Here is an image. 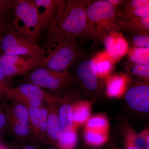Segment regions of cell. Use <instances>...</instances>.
<instances>
[{
    "label": "cell",
    "mask_w": 149,
    "mask_h": 149,
    "mask_svg": "<svg viewBox=\"0 0 149 149\" xmlns=\"http://www.w3.org/2000/svg\"></svg>",
    "instance_id": "obj_40"
},
{
    "label": "cell",
    "mask_w": 149,
    "mask_h": 149,
    "mask_svg": "<svg viewBox=\"0 0 149 149\" xmlns=\"http://www.w3.org/2000/svg\"><path fill=\"white\" fill-rule=\"evenodd\" d=\"M132 42L136 47L149 49V35L138 34L132 38Z\"/></svg>",
    "instance_id": "obj_28"
},
{
    "label": "cell",
    "mask_w": 149,
    "mask_h": 149,
    "mask_svg": "<svg viewBox=\"0 0 149 149\" xmlns=\"http://www.w3.org/2000/svg\"><path fill=\"white\" fill-rule=\"evenodd\" d=\"M126 149H134L132 145L129 143H128L127 144V146H126Z\"/></svg>",
    "instance_id": "obj_35"
},
{
    "label": "cell",
    "mask_w": 149,
    "mask_h": 149,
    "mask_svg": "<svg viewBox=\"0 0 149 149\" xmlns=\"http://www.w3.org/2000/svg\"><path fill=\"white\" fill-rule=\"evenodd\" d=\"M15 0H0V17H8L13 13Z\"/></svg>",
    "instance_id": "obj_26"
},
{
    "label": "cell",
    "mask_w": 149,
    "mask_h": 149,
    "mask_svg": "<svg viewBox=\"0 0 149 149\" xmlns=\"http://www.w3.org/2000/svg\"></svg>",
    "instance_id": "obj_39"
},
{
    "label": "cell",
    "mask_w": 149,
    "mask_h": 149,
    "mask_svg": "<svg viewBox=\"0 0 149 149\" xmlns=\"http://www.w3.org/2000/svg\"><path fill=\"white\" fill-rule=\"evenodd\" d=\"M115 42V40L111 36L107 37L104 41V45L107 52L113 58H116L114 51Z\"/></svg>",
    "instance_id": "obj_29"
},
{
    "label": "cell",
    "mask_w": 149,
    "mask_h": 149,
    "mask_svg": "<svg viewBox=\"0 0 149 149\" xmlns=\"http://www.w3.org/2000/svg\"><path fill=\"white\" fill-rule=\"evenodd\" d=\"M28 109L29 121L34 132L37 135H44L47 133L48 111L44 108L35 106L29 107Z\"/></svg>",
    "instance_id": "obj_13"
},
{
    "label": "cell",
    "mask_w": 149,
    "mask_h": 149,
    "mask_svg": "<svg viewBox=\"0 0 149 149\" xmlns=\"http://www.w3.org/2000/svg\"><path fill=\"white\" fill-rule=\"evenodd\" d=\"M2 53L30 57L40 59L41 48L37 43L18 32L13 27L6 32L1 41Z\"/></svg>",
    "instance_id": "obj_4"
},
{
    "label": "cell",
    "mask_w": 149,
    "mask_h": 149,
    "mask_svg": "<svg viewBox=\"0 0 149 149\" xmlns=\"http://www.w3.org/2000/svg\"><path fill=\"white\" fill-rule=\"evenodd\" d=\"M47 133L52 141L57 143L63 135L58 114L54 112H52L48 114Z\"/></svg>",
    "instance_id": "obj_14"
},
{
    "label": "cell",
    "mask_w": 149,
    "mask_h": 149,
    "mask_svg": "<svg viewBox=\"0 0 149 149\" xmlns=\"http://www.w3.org/2000/svg\"><path fill=\"white\" fill-rule=\"evenodd\" d=\"M125 98L133 111L149 117V82L140 80L133 83L125 93Z\"/></svg>",
    "instance_id": "obj_9"
},
{
    "label": "cell",
    "mask_w": 149,
    "mask_h": 149,
    "mask_svg": "<svg viewBox=\"0 0 149 149\" xmlns=\"http://www.w3.org/2000/svg\"><path fill=\"white\" fill-rule=\"evenodd\" d=\"M13 14L14 28L37 43L42 31L34 0H15Z\"/></svg>",
    "instance_id": "obj_3"
},
{
    "label": "cell",
    "mask_w": 149,
    "mask_h": 149,
    "mask_svg": "<svg viewBox=\"0 0 149 149\" xmlns=\"http://www.w3.org/2000/svg\"><path fill=\"white\" fill-rule=\"evenodd\" d=\"M111 66V63L109 61H105L100 63L96 65V70L97 74H105L110 70Z\"/></svg>",
    "instance_id": "obj_30"
},
{
    "label": "cell",
    "mask_w": 149,
    "mask_h": 149,
    "mask_svg": "<svg viewBox=\"0 0 149 149\" xmlns=\"http://www.w3.org/2000/svg\"><path fill=\"white\" fill-rule=\"evenodd\" d=\"M130 59L134 65H149V49L136 47L131 52Z\"/></svg>",
    "instance_id": "obj_17"
},
{
    "label": "cell",
    "mask_w": 149,
    "mask_h": 149,
    "mask_svg": "<svg viewBox=\"0 0 149 149\" xmlns=\"http://www.w3.org/2000/svg\"><path fill=\"white\" fill-rule=\"evenodd\" d=\"M48 149H58L57 148H55V147H53V148H49Z\"/></svg>",
    "instance_id": "obj_38"
},
{
    "label": "cell",
    "mask_w": 149,
    "mask_h": 149,
    "mask_svg": "<svg viewBox=\"0 0 149 149\" xmlns=\"http://www.w3.org/2000/svg\"><path fill=\"white\" fill-rule=\"evenodd\" d=\"M108 149H118V148L116 146L112 145Z\"/></svg>",
    "instance_id": "obj_36"
},
{
    "label": "cell",
    "mask_w": 149,
    "mask_h": 149,
    "mask_svg": "<svg viewBox=\"0 0 149 149\" xmlns=\"http://www.w3.org/2000/svg\"><path fill=\"white\" fill-rule=\"evenodd\" d=\"M90 107L85 103H81L73 108V122L80 124L85 122L90 116Z\"/></svg>",
    "instance_id": "obj_21"
},
{
    "label": "cell",
    "mask_w": 149,
    "mask_h": 149,
    "mask_svg": "<svg viewBox=\"0 0 149 149\" xmlns=\"http://www.w3.org/2000/svg\"><path fill=\"white\" fill-rule=\"evenodd\" d=\"M23 77L24 83L52 91L69 85L74 79L69 71L58 72L44 67L37 68Z\"/></svg>",
    "instance_id": "obj_5"
},
{
    "label": "cell",
    "mask_w": 149,
    "mask_h": 149,
    "mask_svg": "<svg viewBox=\"0 0 149 149\" xmlns=\"http://www.w3.org/2000/svg\"><path fill=\"white\" fill-rule=\"evenodd\" d=\"M0 102V133L3 131L7 125L6 116L4 106Z\"/></svg>",
    "instance_id": "obj_32"
},
{
    "label": "cell",
    "mask_w": 149,
    "mask_h": 149,
    "mask_svg": "<svg viewBox=\"0 0 149 149\" xmlns=\"http://www.w3.org/2000/svg\"><path fill=\"white\" fill-rule=\"evenodd\" d=\"M107 125V121L106 118L100 116L91 118L87 123V127L89 130H102L106 128Z\"/></svg>",
    "instance_id": "obj_24"
},
{
    "label": "cell",
    "mask_w": 149,
    "mask_h": 149,
    "mask_svg": "<svg viewBox=\"0 0 149 149\" xmlns=\"http://www.w3.org/2000/svg\"><path fill=\"white\" fill-rule=\"evenodd\" d=\"M77 135L74 131L63 133L58 144L61 149H72L76 145Z\"/></svg>",
    "instance_id": "obj_23"
},
{
    "label": "cell",
    "mask_w": 149,
    "mask_h": 149,
    "mask_svg": "<svg viewBox=\"0 0 149 149\" xmlns=\"http://www.w3.org/2000/svg\"><path fill=\"white\" fill-rule=\"evenodd\" d=\"M128 50V45L126 41L121 37L115 40L114 50L116 58L125 55Z\"/></svg>",
    "instance_id": "obj_27"
},
{
    "label": "cell",
    "mask_w": 149,
    "mask_h": 149,
    "mask_svg": "<svg viewBox=\"0 0 149 149\" xmlns=\"http://www.w3.org/2000/svg\"><path fill=\"white\" fill-rule=\"evenodd\" d=\"M85 138L88 145L95 147L103 145L107 140L106 135L97 130H88L85 133Z\"/></svg>",
    "instance_id": "obj_20"
},
{
    "label": "cell",
    "mask_w": 149,
    "mask_h": 149,
    "mask_svg": "<svg viewBox=\"0 0 149 149\" xmlns=\"http://www.w3.org/2000/svg\"><path fill=\"white\" fill-rule=\"evenodd\" d=\"M87 27L86 2L66 1L61 13L47 30V39L76 42L77 38L86 35Z\"/></svg>",
    "instance_id": "obj_1"
},
{
    "label": "cell",
    "mask_w": 149,
    "mask_h": 149,
    "mask_svg": "<svg viewBox=\"0 0 149 149\" xmlns=\"http://www.w3.org/2000/svg\"><path fill=\"white\" fill-rule=\"evenodd\" d=\"M42 32L47 31L64 9L66 1L34 0Z\"/></svg>",
    "instance_id": "obj_10"
},
{
    "label": "cell",
    "mask_w": 149,
    "mask_h": 149,
    "mask_svg": "<svg viewBox=\"0 0 149 149\" xmlns=\"http://www.w3.org/2000/svg\"><path fill=\"white\" fill-rule=\"evenodd\" d=\"M11 21L8 17H0V35H3L8 30L13 27Z\"/></svg>",
    "instance_id": "obj_31"
},
{
    "label": "cell",
    "mask_w": 149,
    "mask_h": 149,
    "mask_svg": "<svg viewBox=\"0 0 149 149\" xmlns=\"http://www.w3.org/2000/svg\"><path fill=\"white\" fill-rule=\"evenodd\" d=\"M127 28L139 34L149 33V15L141 18L130 19L127 24Z\"/></svg>",
    "instance_id": "obj_16"
},
{
    "label": "cell",
    "mask_w": 149,
    "mask_h": 149,
    "mask_svg": "<svg viewBox=\"0 0 149 149\" xmlns=\"http://www.w3.org/2000/svg\"><path fill=\"white\" fill-rule=\"evenodd\" d=\"M76 75L80 83L87 91L93 92L97 88V72L95 62L85 60L77 66Z\"/></svg>",
    "instance_id": "obj_12"
},
{
    "label": "cell",
    "mask_w": 149,
    "mask_h": 149,
    "mask_svg": "<svg viewBox=\"0 0 149 149\" xmlns=\"http://www.w3.org/2000/svg\"><path fill=\"white\" fill-rule=\"evenodd\" d=\"M88 26L92 22L102 23L113 20L116 15L114 6L107 1H98L88 5L86 3Z\"/></svg>",
    "instance_id": "obj_11"
},
{
    "label": "cell",
    "mask_w": 149,
    "mask_h": 149,
    "mask_svg": "<svg viewBox=\"0 0 149 149\" xmlns=\"http://www.w3.org/2000/svg\"><path fill=\"white\" fill-rule=\"evenodd\" d=\"M4 106L7 125L14 135L19 137L28 135L29 131V118L28 108L15 101Z\"/></svg>",
    "instance_id": "obj_8"
},
{
    "label": "cell",
    "mask_w": 149,
    "mask_h": 149,
    "mask_svg": "<svg viewBox=\"0 0 149 149\" xmlns=\"http://www.w3.org/2000/svg\"><path fill=\"white\" fill-rule=\"evenodd\" d=\"M13 79L6 76L0 66V102L3 101L11 88L13 87Z\"/></svg>",
    "instance_id": "obj_22"
},
{
    "label": "cell",
    "mask_w": 149,
    "mask_h": 149,
    "mask_svg": "<svg viewBox=\"0 0 149 149\" xmlns=\"http://www.w3.org/2000/svg\"><path fill=\"white\" fill-rule=\"evenodd\" d=\"M107 1L113 6L116 5L120 2V1L119 0H107Z\"/></svg>",
    "instance_id": "obj_33"
},
{
    "label": "cell",
    "mask_w": 149,
    "mask_h": 149,
    "mask_svg": "<svg viewBox=\"0 0 149 149\" xmlns=\"http://www.w3.org/2000/svg\"><path fill=\"white\" fill-rule=\"evenodd\" d=\"M3 35H0V55L2 54L1 49V40L2 37Z\"/></svg>",
    "instance_id": "obj_37"
},
{
    "label": "cell",
    "mask_w": 149,
    "mask_h": 149,
    "mask_svg": "<svg viewBox=\"0 0 149 149\" xmlns=\"http://www.w3.org/2000/svg\"><path fill=\"white\" fill-rule=\"evenodd\" d=\"M128 143L134 149H149V129L138 135L132 134Z\"/></svg>",
    "instance_id": "obj_18"
},
{
    "label": "cell",
    "mask_w": 149,
    "mask_h": 149,
    "mask_svg": "<svg viewBox=\"0 0 149 149\" xmlns=\"http://www.w3.org/2000/svg\"><path fill=\"white\" fill-rule=\"evenodd\" d=\"M125 84L124 78L120 76H116L110 80L107 86L108 95L111 97H116L120 95L123 90Z\"/></svg>",
    "instance_id": "obj_19"
},
{
    "label": "cell",
    "mask_w": 149,
    "mask_h": 149,
    "mask_svg": "<svg viewBox=\"0 0 149 149\" xmlns=\"http://www.w3.org/2000/svg\"><path fill=\"white\" fill-rule=\"evenodd\" d=\"M131 72L140 80L149 82V65H134L131 67Z\"/></svg>",
    "instance_id": "obj_25"
},
{
    "label": "cell",
    "mask_w": 149,
    "mask_h": 149,
    "mask_svg": "<svg viewBox=\"0 0 149 149\" xmlns=\"http://www.w3.org/2000/svg\"><path fill=\"white\" fill-rule=\"evenodd\" d=\"M42 54L39 67H44L58 72H65L80 56L76 42L47 39L41 48Z\"/></svg>",
    "instance_id": "obj_2"
},
{
    "label": "cell",
    "mask_w": 149,
    "mask_h": 149,
    "mask_svg": "<svg viewBox=\"0 0 149 149\" xmlns=\"http://www.w3.org/2000/svg\"><path fill=\"white\" fill-rule=\"evenodd\" d=\"M6 99L10 101L18 102L28 108L30 106L40 107L45 101L52 102L56 101V98L42 88L27 83L13 87L7 94Z\"/></svg>",
    "instance_id": "obj_6"
},
{
    "label": "cell",
    "mask_w": 149,
    "mask_h": 149,
    "mask_svg": "<svg viewBox=\"0 0 149 149\" xmlns=\"http://www.w3.org/2000/svg\"><path fill=\"white\" fill-rule=\"evenodd\" d=\"M23 149H37L36 147L32 145H28V146H26V147H24Z\"/></svg>",
    "instance_id": "obj_34"
},
{
    "label": "cell",
    "mask_w": 149,
    "mask_h": 149,
    "mask_svg": "<svg viewBox=\"0 0 149 149\" xmlns=\"http://www.w3.org/2000/svg\"><path fill=\"white\" fill-rule=\"evenodd\" d=\"M60 122L63 133L72 131L73 126V108L70 104H64L58 111Z\"/></svg>",
    "instance_id": "obj_15"
},
{
    "label": "cell",
    "mask_w": 149,
    "mask_h": 149,
    "mask_svg": "<svg viewBox=\"0 0 149 149\" xmlns=\"http://www.w3.org/2000/svg\"><path fill=\"white\" fill-rule=\"evenodd\" d=\"M38 59L19 55L2 53L0 55V66L7 77L13 79L24 76L27 73L39 67Z\"/></svg>",
    "instance_id": "obj_7"
}]
</instances>
